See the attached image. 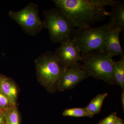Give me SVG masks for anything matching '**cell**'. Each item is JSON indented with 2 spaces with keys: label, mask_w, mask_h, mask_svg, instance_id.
<instances>
[{
  "label": "cell",
  "mask_w": 124,
  "mask_h": 124,
  "mask_svg": "<svg viewBox=\"0 0 124 124\" xmlns=\"http://www.w3.org/2000/svg\"><path fill=\"white\" fill-rule=\"evenodd\" d=\"M57 9L77 29L91 27L110 15L105 7L97 6L88 0H53Z\"/></svg>",
  "instance_id": "1"
},
{
  "label": "cell",
  "mask_w": 124,
  "mask_h": 124,
  "mask_svg": "<svg viewBox=\"0 0 124 124\" xmlns=\"http://www.w3.org/2000/svg\"><path fill=\"white\" fill-rule=\"evenodd\" d=\"M37 80L47 91L54 93L57 91L58 82L65 69L53 52H44L34 61Z\"/></svg>",
  "instance_id": "2"
},
{
  "label": "cell",
  "mask_w": 124,
  "mask_h": 124,
  "mask_svg": "<svg viewBox=\"0 0 124 124\" xmlns=\"http://www.w3.org/2000/svg\"><path fill=\"white\" fill-rule=\"evenodd\" d=\"M113 26L110 21L97 27L76 28L72 40L82 57L92 51L105 50L107 36Z\"/></svg>",
  "instance_id": "3"
},
{
  "label": "cell",
  "mask_w": 124,
  "mask_h": 124,
  "mask_svg": "<svg viewBox=\"0 0 124 124\" xmlns=\"http://www.w3.org/2000/svg\"><path fill=\"white\" fill-rule=\"evenodd\" d=\"M106 50L93 51L82 56L80 62L89 77L110 85H118L113 72L112 58Z\"/></svg>",
  "instance_id": "4"
},
{
  "label": "cell",
  "mask_w": 124,
  "mask_h": 124,
  "mask_svg": "<svg viewBox=\"0 0 124 124\" xmlns=\"http://www.w3.org/2000/svg\"><path fill=\"white\" fill-rule=\"evenodd\" d=\"M44 21L50 40L54 43L72 39L75 28L67 17L57 9L53 8L44 11Z\"/></svg>",
  "instance_id": "5"
},
{
  "label": "cell",
  "mask_w": 124,
  "mask_h": 124,
  "mask_svg": "<svg viewBox=\"0 0 124 124\" xmlns=\"http://www.w3.org/2000/svg\"><path fill=\"white\" fill-rule=\"evenodd\" d=\"M9 15L28 35L35 36L46 28L44 20L40 17L37 5L31 2L18 11H10Z\"/></svg>",
  "instance_id": "6"
},
{
  "label": "cell",
  "mask_w": 124,
  "mask_h": 124,
  "mask_svg": "<svg viewBox=\"0 0 124 124\" xmlns=\"http://www.w3.org/2000/svg\"><path fill=\"white\" fill-rule=\"evenodd\" d=\"M88 77L84 67L80 62L65 68L58 82L57 91L72 89Z\"/></svg>",
  "instance_id": "7"
},
{
  "label": "cell",
  "mask_w": 124,
  "mask_h": 124,
  "mask_svg": "<svg viewBox=\"0 0 124 124\" xmlns=\"http://www.w3.org/2000/svg\"><path fill=\"white\" fill-rule=\"evenodd\" d=\"M60 44L54 53L64 69L80 62L82 55L72 39L68 40Z\"/></svg>",
  "instance_id": "8"
},
{
  "label": "cell",
  "mask_w": 124,
  "mask_h": 124,
  "mask_svg": "<svg viewBox=\"0 0 124 124\" xmlns=\"http://www.w3.org/2000/svg\"><path fill=\"white\" fill-rule=\"evenodd\" d=\"M0 91L8 99L13 106H17L19 89L17 84L12 78L1 75Z\"/></svg>",
  "instance_id": "9"
},
{
  "label": "cell",
  "mask_w": 124,
  "mask_h": 124,
  "mask_svg": "<svg viewBox=\"0 0 124 124\" xmlns=\"http://www.w3.org/2000/svg\"><path fill=\"white\" fill-rule=\"evenodd\" d=\"M121 31L119 29L112 28L107 36L105 50L113 57L124 55L119 40L120 33Z\"/></svg>",
  "instance_id": "10"
},
{
  "label": "cell",
  "mask_w": 124,
  "mask_h": 124,
  "mask_svg": "<svg viewBox=\"0 0 124 124\" xmlns=\"http://www.w3.org/2000/svg\"><path fill=\"white\" fill-rule=\"evenodd\" d=\"M110 12V21L112 23L113 28L124 30V4L117 0Z\"/></svg>",
  "instance_id": "11"
},
{
  "label": "cell",
  "mask_w": 124,
  "mask_h": 124,
  "mask_svg": "<svg viewBox=\"0 0 124 124\" xmlns=\"http://www.w3.org/2000/svg\"><path fill=\"white\" fill-rule=\"evenodd\" d=\"M113 72L117 84L124 91V55L121 56L119 61L112 60Z\"/></svg>",
  "instance_id": "12"
},
{
  "label": "cell",
  "mask_w": 124,
  "mask_h": 124,
  "mask_svg": "<svg viewBox=\"0 0 124 124\" xmlns=\"http://www.w3.org/2000/svg\"><path fill=\"white\" fill-rule=\"evenodd\" d=\"M108 95L107 93L100 94L92 99L86 106L89 111L94 116L100 113L103 102Z\"/></svg>",
  "instance_id": "13"
},
{
  "label": "cell",
  "mask_w": 124,
  "mask_h": 124,
  "mask_svg": "<svg viewBox=\"0 0 124 124\" xmlns=\"http://www.w3.org/2000/svg\"><path fill=\"white\" fill-rule=\"evenodd\" d=\"M62 115L65 116L77 117H87L91 118H93L94 116L89 111L86 107L67 108L63 111Z\"/></svg>",
  "instance_id": "14"
},
{
  "label": "cell",
  "mask_w": 124,
  "mask_h": 124,
  "mask_svg": "<svg viewBox=\"0 0 124 124\" xmlns=\"http://www.w3.org/2000/svg\"><path fill=\"white\" fill-rule=\"evenodd\" d=\"M6 124H20V116L17 106L4 110Z\"/></svg>",
  "instance_id": "15"
},
{
  "label": "cell",
  "mask_w": 124,
  "mask_h": 124,
  "mask_svg": "<svg viewBox=\"0 0 124 124\" xmlns=\"http://www.w3.org/2000/svg\"><path fill=\"white\" fill-rule=\"evenodd\" d=\"M13 106H14L11 104L8 99L0 91V109L5 110Z\"/></svg>",
  "instance_id": "16"
},
{
  "label": "cell",
  "mask_w": 124,
  "mask_h": 124,
  "mask_svg": "<svg viewBox=\"0 0 124 124\" xmlns=\"http://www.w3.org/2000/svg\"><path fill=\"white\" fill-rule=\"evenodd\" d=\"M89 2L97 6L104 7L107 6H112L117 0H88Z\"/></svg>",
  "instance_id": "17"
},
{
  "label": "cell",
  "mask_w": 124,
  "mask_h": 124,
  "mask_svg": "<svg viewBox=\"0 0 124 124\" xmlns=\"http://www.w3.org/2000/svg\"><path fill=\"white\" fill-rule=\"evenodd\" d=\"M116 115V112H112L107 117L101 120L98 124H113L117 117Z\"/></svg>",
  "instance_id": "18"
},
{
  "label": "cell",
  "mask_w": 124,
  "mask_h": 124,
  "mask_svg": "<svg viewBox=\"0 0 124 124\" xmlns=\"http://www.w3.org/2000/svg\"><path fill=\"white\" fill-rule=\"evenodd\" d=\"M0 124H6L4 110L0 109Z\"/></svg>",
  "instance_id": "19"
},
{
  "label": "cell",
  "mask_w": 124,
  "mask_h": 124,
  "mask_svg": "<svg viewBox=\"0 0 124 124\" xmlns=\"http://www.w3.org/2000/svg\"><path fill=\"white\" fill-rule=\"evenodd\" d=\"M113 124H124V121L121 118L117 116Z\"/></svg>",
  "instance_id": "20"
},
{
  "label": "cell",
  "mask_w": 124,
  "mask_h": 124,
  "mask_svg": "<svg viewBox=\"0 0 124 124\" xmlns=\"http://www.w3.org/2000/svg\"><path fill=\"white\" fill-rule=\"evenodd\" d=\"M122 105H123V110L124 109V91H122Z\"/></svg>",
  "instance_id": "21"
},
{
  "label": "cell",
  "mask_w": 124,
  "mask_h": 124,
  "mask_svg": "<svg viewBox=\"0 0 124 124\" xmlns=\"http://www.w3.org/2000/svg\"><path fill=\"white\" fill-rule=\"evenodd\" d=\"M1 75V73H0V76Z\"/></svg>",
  "instance_id": "22"
}]
</instances>
